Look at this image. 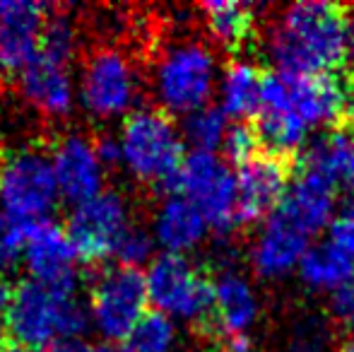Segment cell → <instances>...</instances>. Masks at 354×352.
Here are the masks:
<instances>
[{
	"label": "cell",
	"mask_w": 354,
	"mask_h": 352,
	"mask_svg": "<svg viewBox=\"0 0 354 352\" xmlns=\"http://www.w3.org/2000/svg\"><path fill=\"white\" fill-rule=\"evenodd\" d=\"M345 111H350V85L335 75L275 71L263 77L253 133L270 155H292L306 145L313 131L333 126Z\"/></svg>",
	"instance_id": "6da1fadb"
},
{
	"label": "cell",
	"mask_w": 354,
	"mask_h": 352,
	"mask_svg": "<svg viewBox=\"0 0 354 352\" xmlns=\"http://www.w3.org/2000/svg\"><path fill=\"white\" fill-rule=\"evenodd\" d=\"M345 27L342 5L301 0L284 5L270 19L263 48L277 73L330 75L345 63Z\"/></svg>",
	"instance_id": "7a4b0ae2"
},
{
	"label": "cell",
	"mask_w": 354,
	"mask_h": 352,
	"mask_svg": "<svg viewBox=\"0 0 354 352\" xmlns=\"http://www.w3.org/2000/svg\"><path fill=\"white\" fill-rule=\"evenodd\" d=\"M5 324L19 350L41 352L82 338L89 328V314L75 287L27 280L15 290Z\"/></svg>",
	"instance_id": "3957f363"
},
{
	"label": "cell",
	"mask_w": 354,
	"mask_h": 352,
	"mask_svg": "<svg viewBox=\"0 0 354 352\" xmlns=\"http://www.w3.org/2000/svg\"><path fill=\"white\" fill-rule=\"evenodd\" d=\"M219 73V58L205 39L181 37L167 44L157 56L149 87L164 113L191 116L210 106Z\"/></svg>",
	"instance_id": "277c9868"
},
{
	"label": "cell",
	"mask_w": 354,
	"mask_h": 352,
	"mask_svg": "<svg viewBox=\"0 0 354 352\" xmlns=\"http://www.w3.org/2000/svg\"><path fill=\"white\" fill-rule=\"evenodd\" d=\"M118 165L138 183L171 186L183 165V136L162 109H136L116 136Z\"/></svg>",
	"instance_id": "5b68a950"
},
{
	"label": "cell",
	"mask_w": 354,
	"mask_h": 352,
	"mask_svg": "<svg viewBox=\"0 0 354 352\" xmlns=\"http://www.w3.org/2000/svg\"><path fill=\"white\" fill-rule=\"evenodd\" d=\"M58 186L51 157L39 145H17L0 155V215L12 225L29 230L51 222Z\"/></svg>",
	"instance_id": "8992f818"
},
{
	"label": "cell",
	"mask_w": 354,
	"mask_h": 352,
	"mask_svg": "<svg viewBox=\"0 0 354 352\" xmlns=\"http://www.w3.org/2000/svg\"><path fill=\"white\" fill-rule=\"evenodd\" d=\"M140 94V71L123 48L102 46L84 58L77 80V102L89 118H128L138 109Z\"/></svg>",
	"instance_id": "52a82bcc"
},
{
	"label": "cell",
	"mask_w": 354,
	"mask_h": 352,
	"mask_svg": "<svg viewBox=\"0 0 354 352\" xmlns=\"http://www.w3.org/2000/svg\"><path fill=\"white\" fill-rule=\"evenodd\" d=\"M149 304L157 314L186 324H207L212 280L188 256H154L145 272Z\"/></svg>",
	"instance_id": "ba28073f"
},
{
	"label": "cell",
	"mask_w": 354,
	"mask_h": 352,
	"mask_svg": "<svg viewBox=\"0 0 354 352\" xmlns=\"http://www.w3.org/2000/svg\"><path fill=\"white\" fill-rule=\"evenodd\" d=\"M178 196L191 201L217 234H232L239 227L236 174L219 155L193 152L183 160L171 183Z\"/></svg>",
	"instance_id": "9c48e42d"
},
{
	"label": "cell",
	"mask_w": 354,
	"mask_h": 352,
	"mask_svg": "<svg viewBox=\"0 0 354 352\" xmlns=\"http://www.w3.org/2000/svg\"><path fill=\"white\" fill-rule=\"evenodd\" d=\"M147 304L145 272L128 266L106 268L99 272L89 290V326L104 340L123 343L147 314Z\"/></svg>",
	"instance_id": "30bf717a"
},
{
	"label": "cell",
	"mask_w": 354,
	"mask_h": 352,
	"mask_svg": "<svg viewBox=\"0 0 354 352\" xmlns=\"http://www.w3.org/2000/svg\"><path fill=\"white\" fill-rule=\"evenodd\" d=\"M133 225L136 222L128 198L118 191L104 188L99 196L73 205L66 234L73 241L80 261L99 263L116 256L123 237Z\"/></svg>",
	"instance_id": "8fae6325"
},
{
	"label": "cell",
	"mask_w": 354,
	"mask_h": 352,
	"mask_svg": "<svg viewBox=\"0 0 354 352\" xmlns=\"http://www.w3.org/2000/svg\"><path fill=\"white\" fill-rule=\"evenodd\" d=\"M48 157H51L58 196L63 201L80 205V203L89 201L104 191L106 165L97 152V140L77 131L63 133L53 142V150L48 152Z\"/></svg>",
	"instance_id": "7c38bea8"
},
{
	"label": "cell",
	"mask_w": 354,
	"mask_h": 352,
	"mask_svg": "<svg viewBox=\"0 0 354 352\" xmlns=\"http://www.w3.org/2000/svg\"><path fill=\"white\" fill-rule=\"evenodd\" d=\"M263 316V299L253 280L241 270L224 268L212 280L207 324L217 340L232 335H253Z\"/></svg>",
	"instance_id": "4fadbf2b"
},
{
	"label": "cell",
	"mask_w": 354,
	"mask_h": 352,
	"mask_svg": "<svg viewBox=\"0 0 354 352\" xmlns=\"http://www.w3.org/2000/svg\"><path fill=\"white\" fill-rule=\"evenodd\" d=\"M236 212L239 227L263 222L280 207L289 188L287 165L282 157L261 152L236 167Z\"/></svg>",
	"instance_id": "5bb4252c"
},
{
	"label": "cell",
	"mask_w": 354,
	"mask_h": 352,
	"mask_svg": "<svg viewBox=\"0 0 354 352\" xmlns=\"http://www.w3.org/2000/svg\"><path fill=\"white\" fill-rule=\"evenodd\" d=\"M308 241L311 237H306L275 210L263 220L261 230L251 241V249H248L251 270L263 280H284L297 272L304 254L311 246Z\"/></svg>",
	"instance_id": "9a60e30c"
},
{
	"label": "cell",
	"mask_w": 354,
	"mask_h": 352,
	"mask_svg": "<svg viewBox=\"0 0 354 352\" xmlns=\"http://www.w3.org/2000/svg\"><path fill=\"white\" fill-rule=\"evenodd\" d=\"M22 261L32 280L56 287L77 285V254L66 230L53 222H41L24 232Z\"/></svg>",
	"instance_id": "2e32d148"
},
{
	"label": "cell",
	"mask_w": 354,
	"mask_h": 352,
	"mask_svg": "<svg viewBox=\"0 0 354 352\" xmlns=\"http://www.w3.org/2000/svg\"><path fill=\"white\" fill-rule=\"evenodd\" d=\"M17 77L24 102L37 109L39 113H44V116L63 118L75 109L77 82L73 77L71 63L37 53V58Z\"/></svg>",
	"instance_id": "e0dca14e"
},
{
	"label": "cell",
	"mask_w": 354,
	"mask_h": 352,
	"mask_svg": "<svg viewBox=\"0 0 354 352\" xmlns=\"http://www.w3.org/2000/svg\"><path fill=\"white\" fill-rule=\"evenodd\" d=\"M149 234L154 246H159L164 254L188 256L205 244L210 227L191 201L178 193H169L152 212Z\"/></svg>",
	"instance_id": "ac0fdd59"
},
{
	"label": "cell",
	"mask_w": 354,
	"mask_h": 352,
	"mask_svg": "<svg viewBox=\"0 0 354 352\" xmlns=\"http://www.w3.org/2000/svg\"><path fill=\"white\" fill-rule=\"evenodd\" d=\"M46 8L39 3H10L0 17V73L19 75L37 58Z\"/></svg>",
	"instance_id": "d6986e66"
},
{
	"label": "cell",
	"mask_w": 354,
	"mask_h": 352,
	"mask_svg": "<svg viewBox=\"0 0 354 352\" xmlns=\"http://www.w3.org/2000/svg\"><path fill=\"white\" fill-rule=\"evenodd\" d=\"M335 191L337 186L330 181L299 169V176L289 183L277 212L306 237H313L328 230L335 217Z\"/></svg>",
	"instance_id": "ffe728a7"
},
{
	"label": "cell",
	"mask_w": 354,
	"mask_h": 352,
	"mask_svg": "<svg viewBox=\"0 0 354 352\" xmlns=\"http://www.w3.org/2000/svg\"><path fill=\"white\" fill-rule=\"evenodd\" d=\"M301 172L345 186L354 198V123L330 131L304 150Z\"/></svg>",
	"instance_id": "44dd1931"
},
{
	"label": "cell",
	"mask_w": 354,
	"mask_h": 352,
	"mask_svg": "<svg viewBox=\"0 0 354 352\" xmlns=\"http://www.w3.org/2000/svg\"><path fill=\"white\" fill-rule=\"evenodd\" d=\"M198 12L210 39L227 51H241L258 34V10L248 3L212 0L203 3Z\"/></svg>",
	"instance_id": "7402d4cb"
},
{
	"label": "cell",
	"mask_w": 354,
	"mask_h": 352,
	"mask_svg": "<svg viewBox=\"0 0 354 352\" xmlns=\"http://www.w3.org/2000/svg\"><path fill=\"white\" fill-rule=\"evenodd\" d=\"M263 73L256 63L236 58L222 73L217 82L219 111L227 118H248L256 116L263 94Z\"/></svg>",
	"instance_id": "603a6c76"
},
{
	"label": "cell",
	"mask_w": 354,
	"mask_h": 352,
	"mask_svg": "<svg viewBox=\"0 0 354 352\" xmlns=\"http://www.w3.org/2000/svg\"><path fill=\"white\" fill-rule=\"evenodd\" d=\"M297 275L308 292L330 297L335 290L354 280V259L323 239L321 244L308 246L297 268Z\"/></svg>",
	"instance_id": "cb8c5ba5"
},
{
	"label": "cell",
	"mask_w": 354,
	"mask_h": 352,
	"mask_svg": "<svg viewBox=\"0 0 354 352\" xmlns=\"http://www.w3.org/2000/svg\"><path fill=\"white\" fill-rule=\"evenodd\" d=\"M280 352H335V326L321 311H299L284 328Z\"/></svg>",
	"instance_id": "d4e9b609"
},
{
	"label": "cell",
	"mask_w": 354,
	"mask_h": 352,
	"mask_svg": "<svg viewBox=\"0 0 354 352\" xmlns=\"http://www.w3.org/2000/svg\"><path fill=\"white\" fill-rule=\"evenodd\" d=\"M227 133H229V118L219 111V106H205L201 111H193L191 116L183 118L181 136L183 142H188L193 147V152L214 155L217 150H222Z\"/></svg>",
	"instance_id": "484cf974"
},
{
	"label": "cell",
	"mask_w": 354,
	"mask_h": 352,
	"mask_svg": "<svg viewBox=\"0 0 354 352\" xmlns=\"http://www.w3.org/2000/svg\"><path fill=\"white\" fill-rule=\"evenodd\" d=\"M178 343V328L162 314H145L140 324L131 331L123 345L126 352H174Z\"/></svg>",
	"instance_id": "4316f807"
},
{
	"label": "cell",
	"mask_w": 354,
	"mask_h": 352,
	"mask_svg": "<svg viewBox=\"0 0 354 352\" xmlns=\"http://www.w3.org/2000/svg\"><path fill=\"white\" fill-rule=\"evenodd\" d=\"M77 48H80V32L73 17H68V15H53V17H48L44 22L39 53L73 66V58L77 56Z\"/></svg>",
	"instance_id": "83f0119b"
},
{
	"label": "cell",
	"mask_w": 354,
	"mask_h": 352,
	"mask_svg": "<svg viewBox=\"0 0 354 352\" xmlns=\"http://www.w3.org/2000/svg\"><path fill=\"white\" fill-rule=\"evenodd\" d=\"M152 254H154V239L149 234V230H145L140 225H133L128 230V234L123 237L121 246H118L116 256L121 263L118 266H128V268H138L140 270L142 263L152 261Z\"/></svg>",
	"instance_id": "f1b7e54d"
},
{
	"label": "cell",
	"mask_w": 354,
	"mask_h": 352,
	"mask_svg": "<svg viewBox=\"0 0 354 352\" xmlns=\"http://www.w3.org/2000/svg\"><path fill=\"white\" fill-rule=\"evenodd\" d=\"M222 150H224V155H227V162H234V165L239 167L246 160H251L258 152V138L251 128L236 123V126H229Z\"/></svg>",
	"instance_id": "f546056e"
},
{
	"label": "cell",
	"mask_w": 354,
	"mask_h": 352,
	"mask_svg": "<svg viewBox=\"0 0 354 352\" xmlns=\"http://www.w3.org/2000/svg\"><path fill=\"white\" fill-rule=\"evenodd\" d=\"M328 241L333 246H337L340 251L350 254L354 259V198L347 205H342L340 210L335 212L333 222L328 225Z\"/></svg>",
	"instance_id": "4dcf8cb0"
},
{
	"label": "cell",
	"mask_w": 354,
	"mask_h": 352,
	"mask_svg": "<svg viewBox=\"0 0 354 352\" xmlns=\"http://www.w3.org/2000/svg\"><path fill=\"white\" fill-rule=\"evenodd\" d=\"M24 232L27 230L12 225V222L0 215V275L22 259Z\"/></svg>",
	"instance_id": "1f68e13d"
},
{
	"label": "cell",
	"mask_w": 354,
	"mask_h": 352,
	"mask_svg": "<svg viewBox=\"0 0 354 352\" xmlns=\"http://www.w3.org/2000/svg\"><path fill=\"white\" fill-rule=\"evenodd\" d=\"M328 314H330L328 319L335 326L354 333V280L328 297Z\"/></svg>",
	"instance_id": "d6a6232c"
},
{
	"label": "cell",
	"mask_w": 354,
	"mask_h": 352,
	"mask_svg": "<svg viewBox=\"0 0 354 352\" xmlns=\"http://www.w3.org/2000/svg\"><path fill=\"white\" fill-rule=\"evenodd\" d=\"M41 352H111L106 345L102 343H89V340H66V343H58L48 350H41Z\"/></svg>",
	"instance_id": "836d02e7"
},
{
	"label": "cell",
	"mask_w": 354,
	"mask_h": 352,
	"mask_svg": "<svg viewBox=\"0 0 354 352\" xmlns=\"http://www.w3.org/2000/svg\"><path fill=\"white\" fill-rule=\"evenodd\" d=\"M217 343L222 352H256L253 335H232V338H222Z\"/></svg>",
	"instance_id": "e575fe53"
},
{
	"label": "cell",
	"mask_w": 354,
	"mask_h": 352,
	"mask_svg": "<svg viewBox=\"0 0 354 352\" xmlns=\"http://www.w3.org/2000/svg\"><path fill=\"white\" fill-rule=\"evenodd\" d=\"M345 63L354 68V8L347 10V27H345Z\"/></svg>",
	"instance_id": "d590c367"
},
{
	"label": "cell",
	"mask_w": 354,
	"mask_h": 352,
	"mask_svg": "<svg viewBox=\"0 0 354 352\" xmlns=\"http://www.w3.org/2000/svg\"><path fill=\"white\" fill-rule=\"evenodd\" d=\"M12 295H15V290L10 287V282L5 280L3 275H0V321L8 316L10 304H12Z\"/></svg>",
	"instance_id": "8d00e7d4"
},
{
	"label": "cell",
	"mask_w": 354,
	"mask_h": 352,
	"mask_svg": "<svg viewBox=\"0 0 354 352\" xmlns=\"http://www.w3.org/2000/svg\"><path fill=\"white\" fill-rule=\"evenodd\" d=\"M350 111H354V82L350 85Z\"/></svg>",
	"instance_id": "74e56055"
},
{
	"label": "cell",
	"mask_w": 354,
	"mask_h": 352,
	"mask_svg": "<svg viewBox=\"0 0 354 352\" xmlns=\"http://www.w3.org/2000/svg\"><path fill=\"white\" fill-rule=\"evenodd\" d=\"M342 352H354V338L345 345V348H342Z\"/></svg>",
	"instance_id": "f35d334b"
},
{
	"label": "cell",
	"mask_w": 354,
	"mask_h": 352,
	"mask_svg": "<svg viewBox=\"0 0 354 352\" xmlns=\"http://www.w3.org/2000/svg\"><path fill=\"white\" fill-rule=\"evenodd\" d=\"M0 352H3V331H0Z\"/></svg>",
	"instance_id": "ab89813d"
},
{
	"label": "cell",
	"mask_w": 354,
	"mask_h": 352,
	"mask_svg": "<svg viewBox=\"0 0 354 352\" xmlns=\"http://www.w3.org/2000/svg\"><path fill=\"white\" fill-rule=\"evenodd\" d=\"M12 352H27V350H12Z\"/></svg>",
	"instance_id": "60d3db41"
}]
</instances>
